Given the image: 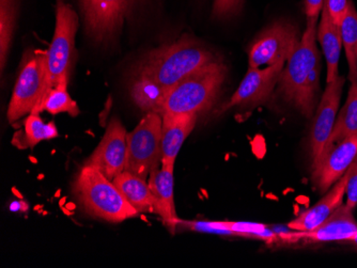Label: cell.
I'll list each match as a JSON object with an SVG mask.
<instances>
[{
	"mask_svg": "<svg viewBox=\"0 0 357 268\" xmlns=\"http://www.w3.org/2000/svg\"><path fill=\"white\" fill-rule=\"evenodd\" d=\"M357 134V84H351L349 90L348 99L346 104L340 110L332 135L326 143V148L323 150L322 154L326 153L331 148L334 147L337 143H340L346 138ZM320 156V157H321ZM319 157V159H320Z\"/></svg>",
	"mask_w": 357,
	"mask_h": 268,
	"instance_id": "obj_22",
	"label": "cell"
},
{
	"mask_svg": "<svg viewBox=\"0 0 357 268\" xmlns=\"http://www.w3.org/2000/svg\"><path fill=\"white\" fill-rule=\"evenodd\" d=\"M58 136L59 132L54 122L45 123L40 117V113H29L24 121L23 129L14 134L12 145L17 149H28Z\"/></svg>",
	"mask_w": 357,
	"mask_h": 268,
	"instance_id": "obj_21",
	"label": "cell"
},
{
	"mask_svg": "<svg viewBox=\"0 0 357 268\" xmlns=\"http://www.w3.org/2000/svg\"><path fill=\"white\" fill-rule=\"evenodd\" d=\"M77 28L78 17L73 8L63 0H57L55 33L47 49V92L62 81L69 83L75 60Z\"/></svg>",
	"mask_w": 357,
	"mask_h": 268,
	"instance_id": "obj_6",
	"label": "cell"
},
{
	"mask_svg": "<svg viewBox=\"0 0 357 268\" xmlns=\"http://www.w3.org/2000/svg\"><path fill=\"white\" fill-rule=\"evenodd\" d=\"M162 125L160 113H146L135 129L128 134L126 170L144 180L162 166Z\"/></svg>",
	"mask_w": 357,
	"mask_h": 268,
	"instance_id": "obj_7",
	"label": "cell"
},
{
	"mask_svg": "<svg viewBox=\"0 0 357 268\" xmlns=\"http://www.w3.org/2000/svg\"><path fill=\"white\" fill-rule=\"evenodd\" d=\"M112 182L138 213H154L153 199L147 180L124 170Z\"/></svg>",
	"mask_w": 357,
	"mask_h": 268,
	"instance_id": "obj_20",
	"label": "cell"
},
{
	"mask_svg": "<svg viewBox=\"0 0 357 268\" xmlns=\"http://www.w3.org/2000/svg\"><path fill=\"white\" fill-rule=\"evenodd\" d=\"M284 67V62H280L264 69L248 68L238 89L232 94L231 99L222 106L220 113L236 106L257 105L266 102L278 86Z\"/></svg>",
	"mask_w": 357,
	"mask_h": 268,
	"instance_id": "obj_12",
	"label": "cell"
},
{
	"mask_svg": "<svg viewBox=\"0 0 357 268\" xmlns=\"http://www.w3.org/2000/svg\"><path fill=\"white\" fill-rule=\"evenodd\" d=\"M12 212H25L28 210V205L23 201H14L10 205Z\"/></svg>",
	"mask_w": 357,
	"mask_h": 268,
	"instance_id": "obj_31",
	"label": "cell"
},
{
	"mask_svg": "<svg viewBox=\"0 0 357 268\" xmlns=\"http://www.w3.org/2000/svg\"><path fill=\"white\" fill-rule=\"evenodd\" d=\"M319 17L307 19V27L294 54L287 60L280 79L278 92L306 118H312L319 89V54L317 33Z\"/></svg>",
	"mask_w": 357,
	"mask_h": 268,
	"instance_id": "obj_1",
	"label": "cell"
},
{
	"mask_svg": "<svg viewBox=\"0 0 357 268\" xmlns=\"http://www.w3.org/2000/svg\"><path fill=\"white\" fill-rule=\"evenodd\" d=\"M20 0H0V63L5 70L10 46L15 31Z\"/></svg>",
	"mask_w": 357,
	"mask_h": 268,
	"instance_id": "obj_25",
	"label": "cell"
},
{
	"mask_svg": "<svg viewBox=\"0 0 357 268\" xmlns=\"http://www.w3.org/2000/svg\"><path fill=\"white\" fill-rule=\"evenodd\" d=\"M225 228L231 232L232 235L260 239L266 243L282 241L278 234L268 226L257 223H236V221H222Z\"/></svg>",
	"mask_w": 357,
	"mask_h": 268,
	"instance_id": "obj_26",
	"label": "cell"
},
{
	"mask_svg": "<svg viewBox=\"0 0 357 268\" xmlns=\"http://www.w3.org/2000/svg\"><path fill=\"white\" fill-rule=\"evenodd\" d=\"M324 0H305V13L307 19L319 17L322 11Z\"/></svg>",
	"mask_w": 357,
	"mask_h": 268,
	"instance_id": "obj_30",
	"label": "cell"
},
{
	"mask_svg": "<svg viewBox=\"0 0 357 268\" xmlns=\"http://www.w3.org/2000/svg\"><path fill=\"white\" fill-rule=\"evenodd\" d=\"M130 92L134 103L144 113L163 115L168 91L153 78L137 73Z\"/></svg>",
	"mask_w": 357,
	"mask_h": 268,
	"instance_id": "obj_19",
	"label": "cell"
},
{
	"mask_svg": "<svg viewBox=\"0 0 357 268\" xmlns=\"http://www.w3.org/2000/svg\"><path fill=\"white\" fill-rule=\"evenodd\" d=\"M73 193L83 211L96 219L120 223L139 214L114 182L91 166L80 168L73 182Z\"/></svg>",
	"mask_w": 357,
	"mask_h": 268,
	"instance_id": "obj_3",
	"label": "cell"
},
{
	"mask_svg": "<svg viewBox=\"0 0 357 268\" xmlns=\"http://www.w3.org/2000/svg\"><path fill=\"white\" fill-rule=\"evenodd\" d=\"M298 29L288 21H278L252 41L248 49V68L270 67L286 62L300 43Z\"/></svg>",
	"mask_w": 357,
	"mask_h": 268,
	"instance_id": "obj_8",
	"label": "cell"
},
{
	"mask_svg": "<svg viewBox=\"0 0 357 268\" xmlns=\"http://www.w3.org/2000/svg\"><path fill=\"white\" fill-rule=\"evenodd\" d=\"M344 83L346 78L339 75L334 81L328 83L326 90L323 92L310 132V143L312 164L318 161L332 135Z\"/></svg>",
	"mask_w": 357,
	"mask_h": 268,
	"instance_id": "obj_11",
	"label": "cell"
},
{
	"mask_svg": "<svg viewBox=\"0 0 357 268\" xmlns=\"http://www.w3.org/2000/svg\"><path fill=\"white\" fill-rule=\"evenodd\" d=\"M139 1H142V0H130V8H131V10L133 9L135 5H137Z\"/></svg>",
	"mask_w": 357,
	"mask_h": 268,
	"instance_id": "obj_33",
	"label": "cell"
},
{
	"mask_svg": "<svg viewBox=\"0 0 357 268\" xmlns=\"http://www.w3.org/2000/svg\"><path fill=\"white\" fill-rule=\"evenodd\" d=\"M197 115L164 113L162 125V166L174 167L178 152L195 129Z\"/></svg>",
	"mask_w": 357,
	"mask_h": 268,
	"instance_id": "obj_17",
	"label": "cell"
},
{
	"mask_svg": "<svg viewBox=\"0 0 357 268\" xmlns=\"http://www.w3.org/2000/svg\"><path fill=\"white\" fill-rule=\"evenodd\" d=\"M317 38L320 42L326 61V83L337 79L339 76L338 65L342 49V33L340 27L333 22L328 8L326 0L323 3L321 11V21L318 26Z\"/></svg>",
	"mask_w": 357,
	"mask_h": 268,
	"instance_id": "obj_18",
	"label": "cell"
},
{
	"mask_svg": "<svg viewBox=\"0 0 357 268\" xmlns=\"http://www.w3.org/2000/svg\"><path fill=\"white\" fill-rule=\"evenodd\" d=\"M47 51L29 49L24 54L19 76L8 107L10 123L31 113L47 93Z\"/></svg>",
	"mask_w": 357,
	"mask_h": 268,
	"instance_id": "obj_5",
	"label": "cell"
},
{
	"mask_svg": "<svg viewBox=\"0 0 357 268\" xmlns=\"http://www.w3.org/2000/svg\"><path fill=\"white\" fill-rule=\"evenodd\" d=\"M245 0H214L213 14L214 19H228V17L238 15L242 11Z\"/></svg>",
	"mask_w": 357,
	"mask_h": 268,
	"instance_id": "obj_27",
	"label": "cell"
},
{
	"mask_svg": "<svg viewBox=\"0 0 357 268\" xmlns=\"http://www.w3.org/2000/svg\"><path fill=\"white\" fill-rule=\"evenodd\" d=\"M214 54L188 36L154 49L140 65L138 73L149 76L167 91L178 81L215 61Z\"/></svg>",
	"mask_w": 357,
	"mask_h": 268,
	"instance_id": "obj_2",
	"label": "cell"
},
{
	"mask_svg": "<svg viewBox=\"0 0 357 268\" xmlns=\"http://www.w3.org/2000/svg\"><path fill=\"white\" fill-rule=\"evenodd\" d=\"M350 0H326V8L333 22L340 27L349 9Z\"/></svg>",
	"mask_w": 357,
	"mask_h": 268,
	"instance_id": "obj_29",
	"label": "cell"
},
{
	"mask_svg": "<svg viewBox=\"0 0 357 268\" xmlns=\"http://www.w3.org/2000/svg\"><path fill=\"white\" fill-rule=\"evenodd\" d=\"M126 159L128 133L121 121L118 118H112L101 143L84 165L96 168L112 181L126 170Z\"/></svg>",
	"mask_w": 357,
	"mask_h": 268,
	"instance_id": "obj_10",
	"label": "cell"
},
{
	"mask_svg": "<svg viewBox=\"0 0 357 268\" xmlns=\"http://www.w3.org/2000/svg\"><path fill=\"white\" fill-rule=\"evenodd\" d=\"M226 76L227 67L220 60L186 76L167 92L163 115L204 113L215 103Z\"/></svg>",
	"mask_w": 357,
	"mask_h": 268,
	"instance_id": "obj_4",
	"label": "cell"
},
{
	"mask_svg": "<svg viewBox=\"0 0 357 268\" xmlns=\"http://www.w3.org/2000/svg\"><path fill=\"white\" fill-rule=\"evenodd\" d=\"M356 62H357V51H356Z\"/></svg>",
	"mask_w": 357,
	"mask_h": 268,
	"instance_id": "obj_34",
	"label": "cell"
},
{
	"mask_svg": "<svg viewBox=\"0 0 357 268\" xmlns=\"http://www.w3.org/2000/svg\"><path fill=\"white\" fill-rule=\"evenodd\" d=\"M68 81H62L56 87L52 88L42 100L40 105L31 113L47 111L52 115L68 113L71 117H77L80 113L79 108L68 91Z\"/></svg>",
	"mask_w": 357,
	"mask_h": 268,
	"instance_id": "obj_23",
	"label": "cell"
},
{
	"mask_svg": "<svg viewBox=\"0 0 357 268\" xmlns=\"http://www.w3.org/2000/svg\"><path fill=\"white\" fill-rule=\"evenodd\" d=\"M348 172L326 191L314 207L302 212L296 219L288 223L289 229L296 232H310L324 223L344 201L346 196Z\"/></svg>",
	"mask_w": 357,
	"mask_h": 268,
	"instance_id": "obj_16",
	"label": "cell"
},
{
	"mask_svg": "<svg viewBox=\"0 0 357 268\" xmlns=\"http://www.w3.org/2000/svg\"><path fill=\"white\" fill-rule=\"evenodd\" d=\"M357 233V221L352 209L342 204L324 223L310 232H294L298 239L307 243H330L348 241Z\"/></svg>",
	"mask_w": 357,
	"mask_h": 268,
	"instance_id": "obj_15",
	"label": "cell"
},
{
	"mask_svg": "<svg viewBox=\"0 0 357 268\" xmlns=\"http://www.w3.org/2000/svg\"><path fill=\"white\" fill-rule=\"evenodd\" d=\"M357 156V134L331 148L312 164V181L321 193L326 191L342 179Z\"/></svg>",
	"mask_w": 357,
	"mask_h": 268,
	"instance_id": "obj_13",
	"label": "cell"
},
{
	"mask_svg": "<svg viewBox=\"0 0 357 268\" xmlns=\"http://www.w3.org/2000/svg\"><path fill=\"white\" fill-rule=\"evenodd\" d=\"M342 243L351 244V245H354L355 247H357V233H355L350 239L342 242Z\"/></svg>",
	"mask_w": 357,
	"mask_h": 268,
	"instance_id": "obj_32",
	"label": "cell"
},
{
	"mask_svg": "<svg viewBox=\"0 0 357 268\" xmlns=\"http://www.w3.org/2000/svg\"><path fill=\"white\" fill-rule=\"evenodd\" d=\"M85 29L96 43H110L120 33L130 0H79Z\"/></svg>",
	"mask_w": 357,
	"mask_h": 268,
	"instance_id": "obj_9",
	"label": "cell"
},
{
	"mask_svg": "<svg viewBox=\"0 0 357 268\" xmlns=\"http://www.w3.org/2000/svg\"><path fill=\"white\" fill-rule=\"evenodd\" d=\"M340 33L348 60L349 81L351 84H357V11L351 0L349 1L348 12L340 25Z\"/></svg>",
	"mask_w": 357,
	"mask_h": 268,
	"instance_id": "obj_24",
	"label": "cell"
},
{
	"mask_svg": "<svg viewBox=\"0 0 357 268\" xmlns=\"http://www.w3.org/2000/svg\"><path fill=\"white\" fill-rule=\"evenodd\" d=\"M174 167L160 166L150 173L148 184L153 199L154 213L158 214L172 233L176 231L180 220L176 216L174 196Z\"/></svg>",
	"mask_w": 357,
	"mask_h": 268,
	"instance_id": "obj_14",
	"label": "cell"
},
{
	"mask_svg": "<svg viewBox=\"0 0 357 268\" xmlns=\"http://www.w3.org/2000/svg\"><path fill=\"white\" fill-rule=\"evenodd\" d=\"M347 172H348L346 187L347 205L353 210L357 205V156Z\"/></svg>",
	"mask_w": 357,
	"mask_h": 268,
	"instance_id": "obj_28",
	"label": "cell"
}]
</instances>
